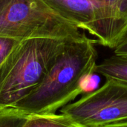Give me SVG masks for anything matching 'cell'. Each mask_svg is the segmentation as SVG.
<instances>
[{
	"label": "cell",
	"instance_id": "1",
	"mask_svg": "<svg viewBox=\"0 0 127 127\" xmlns=\"http://www.w3.org/2000/svg\"><path fill=\"white\" fill-rule=\"evenodd\" d=\"M95 40L69 41L39 86L13 108L28 115L55 114L84 92L95 73Z\"/></svg>",
	"mask_w": 127,
	"mask_h": 127
},
{
	"label": "cell",
	"instance_id": "2",
	"mask_svg": "<svg viewBox=\"0 0 127 127\" xmlns=\"http://www.w3.org/2000/svg\"><path fill=\"white\" fill-rule=\"evenodd\" d=\"M71 40L34 37L19 41L0 65V110L13 108L42 82Z\"/></svg>",
	"mask_w": 127,
	"mask_h": 127
},
{
	"label": "cell",
	"instance_id": "3",
	"mask_svg": "<svg viewBox=\"0 0 127 127\" xmlns=\"http://www.w3.org/2000/svg\"><path fill=\"white\" fill-rule=\"evenodd\" d=\"M85 36L43 0H0V37L78 39Z\"/></svg>",
	"mask_w": 127,
	"mask_h": 127
},
{
	"label": "cell",
	"instance_id": "4",
	"mask_svg": "<svg viewBox=\"0 0 127 127\" xmlns=\"http://www.w3.org/2000/svg\"><path fill=\"white\" fill-rule=\"evenodd\" d=\"M57 14L94 37L95 43L115 48L127 36V13L98 0H43Z\"/></svg>",
	"mask_w": 127,
	"mask_h": 127
},
{
	"label": "cell",
	"instance_id": "5",
	"mask_svg": "<svg viewBox=\"0 0 127 127\" xmlns=\"http://www.w3.org/2000/svg\"><path fill=\"white\" fill-rule=\"evenodd\" d=\"M81 127H107L127 121V83L106 79L97 90L60 110Z\"/></svg>",
	"mask_w": 127,
	"mask_h": 127
},
{
	"label": "cell",
	"instance_id": "6",
	"mask_svg": "<svg viewBox=\"0 0 127 127\" xmlns=\"http://www.w3.org/2000/svg\"><path fill=\"white\" fill-rule=\"evenodd\" d=\"M95 73L127 83V56L114 54L97 64Z\"/></svg>",
	"mask_w": 127,
	"mask_h": 127
},
{
	"label": "cell",
	"instance_id": "7",
	"mask_svg": "<svg viewBox=\"0 0 127 127\" xmlns=\"http://www.w3.org/2000/svg\"><path fill=\"white\" fill-rule=\"evenodd\" d=\"M22 127H81L63 114L32 115Z\"/></svg>",
	"mask_w": 127,
	"mask_h": 127
},
{
	"label": "cell",
	"instance_id": "8",
	"mask_svg": "<svg viewBox=\"0 0 127 127\" xmlns=\"http://www.w3.org/2000/svg\"><path fill=\"white\" fill-rule=\"evenodd\" d=\"M29 115L13 108L0 110V127H22Z\"/></svg>",
	"mask_w": 127,
	"mask_h": 127
},
{
	"label": "cell",
	"instance_id": "9",
	"mask_svg": "<svg viewBox=\"0 0 127 127\" xmlns=\"http://www.w3.org/2000/svg\"><path fill=\"white\" fill-rule=\"evenodd\" d=\"M19 41L9 37H0V65Z\"/></svg>",
	"mask_w": 127,
	"mask_h": 127
},
{
	"label": "cell",
	"instance_id": "10",
	"mask_svg": "<svg viewBox=\"0 0 127 127\" xmlns=\"http://www.w3.org/2000/svg\"><path fill=\"white\" fill-rule=\"evenodd\" d=\"M98 1L110 4L117 5L121 8H122L127 13V0H98Z\"/></svg>",
	"mask_w": 127,
	"mask_h": 127
},
{
	"label": "cell",
	"instance_id": "11",
	"mask_svg": "<svg viewBox=\"0 0 127 127\" xmlns=\"http://www.w3.org/2000/svg\"><path fill=\"white\" fill-rule=\"evenodd\" d=\"M107 127H127V121L117 124H114V125H111V126H109Z\"/></svg>",
	"mask_w": 127,
	"mask_h": 127
}]
</instances>
